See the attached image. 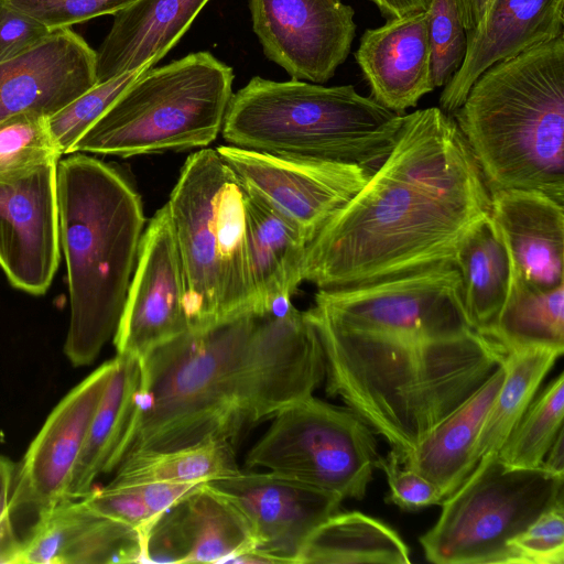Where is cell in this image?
Wrapping results in <instances>:
<instances>
[{"label":"cell","instance_id":"1","mask_svg":"<svg viewBox=\"0 0 564 564\" xmlns=\"http://www.w3.org/2000/svg\"><path fill=\"white\" fill-rule=\"evenodd\" d=\"M339 398L398 458L412 452L505 362L469 324L453 264L319 290L305 311Z\"/></svg>","mask_w":564,"mask_h":564},{"label":"cell","instance_id":"2","mask_svg":"<svg viewBox=\"0 0 564 564\" xmlns=\"http://www.w3.org/2000/svg\"><path fill=\"white\" fill-rule=\"evenodd\" d=\"M139 360L140 383L117 466L140 453L234 444L313 395L325 379L316 330L289 299L265 313L187 328Z\"/></svg>","mask_w":564,"mask_h":564},{"label":"cell","instance_id":"3","mask_svg":"<svg viewBox=\"0 0 564 564\" xmlns=\"http://www.w3.org/2000/svg\"><path fill=\"white\" fill-rule=\"evenodd\" d=\"M490 208L454 118L438 107L415 110L362 188L307 245L303 281L336 290L454 264Z\"/></svg>","mask_w":564,"mask_h":564},{"label":"cell","instance_id":"4","mask_svg":"<svg viewBox=\"0 0 564 564\" xmlns=\"http://www.w3.org/2000/svg\"><path fill=\"white\" fill-rule=\"evenodd\" d=\"M56 188L70 313L64 351L86 366L116 333L145 219L127 180L94 156L58 161Z\"/></svg>","mask_w":564,"mask_h":564},{"label":"cell","instance_id":"5","mask_svg":"<svg viewBox=\"0 0 564 564\" xmlns=\"http://www.w3.org/2000/svg\"><path fill=\"white\" fill-rule=\"evenodd\" d=\"M451 116L490 192L564 204V34L491 65Z\"/></svg>","mask_w":564,"mask_h":564},{"label":"cell","instance_id":"6","mask_svg":"<svg viewBox=\"0 0 564 564\" xmlns=\"http://www.w3.org/2000/svg\"><path fill=\"white\" fill-rule=\"evenodd\" d=\"M403 118L352 85L254 76L231 95L221 134L249 151L375 170L393 148Z\"/></svg>","mask_w":564,"mask_h":564},{"label":"cell","instance_id":"7","mask_svg":"<svg viewBox=\"0 0 564 564\" xmlns=\"http://www.w3.org/2000/svg\"><path fill=\"white\" fill-rule=\"evenodd\" d=\"M184 280L188 328L259 313L245 188L217 150L189 155L166 203Z\"/></svg>","mask_w":564,"mask_h":564},{"label":"cell","instance_id":"8","mask_svg":"<svg viewBox=\"0 0 564 564\" xmlns=\"http://www.w3.org/2000/svg\"><path fill=\"white\" fill-rule=\"evenodd\" d=\"M234 70L195 52L140 75L70 153L129 158L205 148L221 132Z\"/></svg>","mask_w":564,"mask_h":564},{"label":"cell","instance_id":"9","mask_svg":"<svg viewBox=\"0 0 564 564\" xmlns=\"http://www.w3.org/2000/svg\"><path fill=\"white\" fill-rule=\"evenodd\" d=\"M563 494L564 477L543 467L510 468L487 454L442 501L437 521L420 538L424 556L435 564H508L507 542L564 506Z\"/></svg>","mask_w":564,"mask_h":564},{"label":"cell","instance_id":"10","mask_svg":"<svg viewBox=\"0 0 564 564\" xmlns=\"http://www.w3.org/2000/svg\"><path fill=\"white\" fill-rule=\"evenodd\" d=\"M246 457L340 499L361 500L378 468L376 432L349 408L313 395L280 411Z\"/></svg>","mask_w":564,"mask_h":564},{"label":"cell","instance_id":"11","mask_svg":"<svg viewBox=\"0 0 564 564\" xmlns=\"http://www.w3.org/2000/svg\"><path fill=\"white\" fill-rule=\"evenodd\" d=\"M216 150L241 184L290 220L308 243L373 172L354 163L288 159L232 145Z\"/></svg>","mask_w":564,"mask_h":564},{"label":"cell","instance_id":"12","mask_svg":"<svg viewBox=\"0 0 564 564\" xmlns=\"http://www.w3.org/2000/svg\"><path fill=\"white\" fill-rule=\"evenodd\" d=\"M57 163L0 172V268L32 295L46 293L61 257Z\"/></svg>","mask_w":564,"mask_h":564},{"label":"cell","instance_id":"13","mask_svg":"<svg viewBox=\"0 0 564 564\" xmlns=\"http://www.w3.org/2000/svg\"><path fill=\"white\" fill-rule=\"evenodd\" d=\"M249 9L265 57L292 79L323 85L350 53L355 11L343 0H249Z\"/></svg>","mask_w":564,"mask_h":564},{"label":"cell","instance_id":"14","mask_svg":"<svg viewBox=\"0 0 564 564\" xmlns=\"http://www.w3.org/2000/svg\"><path fill=\"white\" fill-rule=\"evenodd\" d=\"M187 328L182 264L165 204L141 236L113 343L117 354L141 359Z\"/></svg>","mask_w":564,"mask_h":564},{"label":"cell","instance_id":"15","mask_svg":"<svg viewBox=\"0 0 564 564\" xmlns=\"http://www.w3.org/2000/svg\"><path fill=\"white\" fill-rule=\"evenodd\" d=\"M115 366L111 359L78 383L55 406L15 471L11 517L32 511L35 521L66 499L88 427Z\"/></svg>","mask_w":564,"mask_h":564},{"label":"cell","instance_id":"16","mask_svg":"<svg viewBox=\"0 0 564 564\" xmlns=\"http://www.w3.org/2000/svg\"><path fill=\"white\" fill-rule=\"evenodd\" d=\"M247 520L254 550L283 564H299L310 535L339 512L343 499L290 477L240 470L208 481Z\"/></svg>","mask_w":564,"mask_h":564},{"label":"cell","instance_id":"17","mask_svg":"<svg viewBox=\"0 0 564 564\" xmlns=\"http://www.w3.org/2000/svg\"><path fill=\"white\" fill-rule=\"evenodd\" d=\"M96 84V51L72 29L53 31L0 63V122L21 113L50 117Z\"/></svg>","mask_w":564,"mask_h":564},{"label":"cell","instance_id":"18","mask_svg":"<svg viewBox=\"0 0 564 564\" xmlns=\"http://www.w3.org/2000/svg\"><path fill=\"white\" fill-rule=\"evenodd\" d=\"M253 547L242 513L206 481L154 522L143 542L141 563H227Z\"/></svg>","mask_w":564,"mask_h":564},{"label":"cell","instance_id":"19","mask_svg":"<svg viewBox=\"0 0 564 564\" xmlns=\"http://www.w3.org/2000/svg\"><path fill=\"white\" fill-rule=\"evenodd\" d=\"M564 0H491L480 22L467 31L462 66L444 86L440 108L452 115L491 65L558 37Z\"/></svg>","mask_w":564,"mask_h":564},{"label":"cell","instance_id":"20","mask_svg":"<svg viewBox=\"0 0 564 564\" xmlns=\"http://www.w3.org/2000/svg\"><path fill=\"white\" fill-rule=\"evenodd\" d=\"M142 550L135 529L97 512L84 499H64L34 522L23 540V563H141Z\"/></svg>","mask_w":564,"mask_h":564},{"label":"cell","instance_id":"21","mask_svg":"<svg viewBox=\"0 0 564 564\" xmlns=\"http://www.w3.org/2000/svg\"><path fill=\"white\" fill-rule=\"evenodd\" d=\"M354 56L371 98L395 113L404 115L435 89L426 10L387 19L383 25L367 29Z\"/></svg>","mask_w":564,"mask_h":564},{"label":"cell","instance_id":"22","mask_svg":"<svg viewBox=\"0 0 564 564\" xmlns=\"http://www.w3.org/2000/svg\"><path fill=\"white\" fill-rule=\"evenodd\" d=\"M490 198L511 273L545 289L564 285V204L527 189H498Z\"/></svg>","mask_w":564,"mask_h":564},{"label":"cell","instance_id":"23","mask_svg":"<svg viewBox=\"0 0 564 564\" xmlns=\"http://www.w3.org/2000/svg\"><path fill=\"white\" fill-rule=\"evenodd\" d=\"M209 0H135L113 14L96 51L97 84L145 64L154 66L176 45Z\"/></svg>","mask_w":564,"mask_h":564},{"label":"cell","instance_id":"24","mask_svg":"<svg viewBox=\"0 0 564 564\" xmlns=\"http://www.w3.org/2000/svg\"><path fill=\"white\" fill-rule=\"evenodd\" d=\"M505 372L503 362L465 403L399 459L401 465L433 482L444 499L464 482L478 463L476 441Z\"/></svg>","mask_w":564,"mask_h":564},{"label":"cell","instance_id":"25","mask_svg":"<svg viewBox=\"0 0 564 564\" xmlns=\"http://www.w3.org/2000/svg\"><path fill=\"white\" fill-rule=\"evenodd\" d=\"M243 188L252 279L259 313H265L273 301L296 292L308 242L290 220Z\"/></svg>","mask_w":564,"mask_h":564},{"label":"cell","instance_id":"26","mask_svg":"<svg viewBox=\"0 0 564 564\" xmlns=\"http://www.w3.org/2000/svg\"><path fill=\"white\" fill-rule=\"evenodd\" d=\"M113 359L112 373L88 427L66 499L86 497L96 478L117 467L118 452L133 413L141 369L134 356L117 354Z\"/></svg>","mask_w":564,"mask_h":564},{"label":"cell","instance_id":"27","mask_svg":"<svg viewBox=\"0 0 564 564\" xmlns=\"http://www.w3.org/2000/svg\"><path fill=\"white\" fill-rule=\"evenodd\" d=\"M454 265L469 324L487 336L506 300L511 274L507 248L490 216L462 241Z\"/></svg>","mask_w":564,"mask_h":564},{"label":"cell","instance_id":"28","mask_svg":"<svg viewBox=\"0 0 564 564\" xmlns=\"http://www.w3.org/2000/svg\"><path fill=\"white\" fill-rule=\"evenodd\" d=\"M410 564L400 535L381 521L358 511L337 512L310 535L299 564Z\"/></svg>","mask_w":564,"mask_h":564},{"label":"cell","instance_id":"29","mask_svg":"<svg viewBox=\"0 0 564 564\" xmlns=\"http://www.w3.org/2000/svg\"><path fill=\"white\" fill-rule=\"evenodd\" d=\"M487 336L506 354L529 348L564 351V285L545 289L511 273L506 300Z\"/></svg>","mask_w":564,"mask_h":564},{"label":"cell","instance_id":"30","mask_svg":"<svg viewBox=\"0 0 564 564\" xmlns=\"http://www.w3.org/2000/svg\"><path fill=\"white\" fill-rule=\"evenodd\" d=\"M564 351L529 348L507 354L505 378L479 431L475 457L498 453Z\"/></svg>","mask_w":564,"mask_h":564},{"label":"cell","instance_id":"31","mask_svg":"<svg viewBox=\"0 0 564 564\" xmlns=\"http://www.w3.org/2000/svg\"><path fill=\"white\" fill-rule=\"evenodd\" d=\"M232 445L226 441H210L177 449L130 455L117 466L110 484H199L226 478L240 471Z\"/></svg>","mask_w":564,"mask_h":564},{"label":"cell","instance_id":"32","mask_svg":"<svg viewBox=\"0 0 564 564\" xmlns=\"http://www.w3.org/2000/svg\"><path fill=\"white\" fill-rule=\"evenodd\" d=\"M564 373L561 372L529 404L498 451L499 459L510 468H539L563 430Z\"/></svg>","mask_w":564,"mask_h":564},{"label":"cell","instance_id":"33","mask_svg":"<svg viewBox=\"0 0 564 564\" xmlns=\"http://www.w3.org/2000/svg\"><path fill=\"white\" fill-rule=\"evenodd\" d=\"M153 66L142 67L96 84L64 108L47 117V126L61 155L69 154L74 144L112 106L140 75Z\"/></svg>","mask_w":564,"mask_h":564},{"label":"cell","instance_id":"34","mask_svg":"<svg viewBox=\"0 0 564 564\" xmlns=\"http://www.w3.org/2000/svg\"><path fill=\"white\" fill-rule=\"evenodd\" d=\"M61 156L47 117L21 113L0 122V172L58 161Z\"/></svg>","mask_w":564,"mask_h":564},{"label":"cell","instance_id":"35","mask_svg":"<svg viewBox=\"0 0 564 564\" xmlns=\"http://www.w3.org/2000/svg\"><path fill=\"white\" fill-rule=\"evenodd\" d=\"M426 11L431 78L435 88L444 87L463 64L467 31L454 0H431Z\"/></svg>","mask_w":564,"mask_h":564},{"label":"cell","instance_id":"36","mask_svg":"<svg viewBox=\"0 0 564 564\" xmlns=\"http://www.w3.org/2000/svg\"><path fill=\"white\" fill-rule=\"evenodd\" d=\"M508 564L564 563V506L543 512L507 542Z\"/></svg>","mask_w":564,"mask_h":564},{"label":"cell","instance_id":"37","mask_svg":"<svg viewBox=\"0 0 564 564\" xmlns=\"http://www.w3.org/2000/svg\"><path fill=\"white\" fill-rule=\"evenodd\" d=\"M51 31L70 29L77 23L115 14L135 0H9Z\"/></svg>","mask_w":564,"mask_h":564},{"label":"cell","instance_id":"38","mask_svg":"<svg viewBox=\"0 0 564 564\" xmlns=\"http://www.w3.org/2000/svg\"><path fill=\"white\" fill-rule=\"evenodd\" d=\"M84 501L97 512L135 529L144 539L159 519L150 510L138 484L91 488Z\"/></svg>","mask_w":564,"mask_h":564},{"label":"cell","instance_id":"39","mask_svg":"<svg viewBox=\"0 0 564 564\" xmlns=\"http://www.w3.org/2000/svg\"><path fill=\"white\" fill-rule=\"evenodd\" d=\"M378 468L386 477L390 494L387 502L403 510H417L429 506L441 505L444 500L437 487L415 470L400 464L394 451L379 457Z\"/></svg>","mask_w":564,"mask_h":564},{"label":"cell","instance_id":"40","mask_svg":"<svg viewBox=\"0 0 564 564\" xmlns=\"http://www.w3.org/2000/svg\"><path fill=\"white\" fill-rule=\"evenodd\" d=\"M51 32L9 0H0V63L29 50Z\"/></svg>","mask_w":564,"mask_h":564},{"label":"cell","instance_id":"41","mask_svg":"<svg viewBox=\"0 0 564 564\" xmlns=\"http://www.w3.org/2000/svg\"><path fill=\"white\" fill-rule=\"evenodd\" d=\"M0 563H23V540L18 538L11 516L0 523Z\"/></svg>","mask_w":564,"mask_h":564},{"label":"cell","instance_id":"42","mask_svg":"<svg viewBox=\"0 0 564 564\" xmlns=\"http://www.w3.org/2000/svg\"><path fill=\"white\" fill-rule=\"evenodd\" d=\"M386 19L402 17L411 12L427 10L431 0H369Z\"/></svg>","mask_w":564,"mask_h":564},{"label":"cell","instance_id":"43","mask_svg":"<svg viewBox=\"0 0 564 564\" xmlns=\"http://www.w3.org/2000/svg\"><path fill=\"white\" fill-rule=\"evenodd\" d=\"M15 475L14 464L7 457L0 456V523L11 516L10 499Z\"/></svg>","mask_w":564,"mask_h":564},{"label":"cell","instance_id":"44","mask_svg":"<svg viewBox=\"0 0 564 564\" xmlns=\"http://www.w3.org/2000/svg\"><path fill=\"white\" fill-rule=\"evenodd\" d=\"M463 26L466 31L473 30L484 17L491 0H454Z\"/></svg>","mask_w":564,"mask_h":564},{"label":"cell","instance_id":"45","mask_svg":"<svg viewBox=\"0 0 564 564\" xmlns=\"http://www.w3.org/2000/svg\"><path fill=\"white\" fill-rule=\"evenodd\" d=\"M550 474L564 477V433L560 431L552 446L550 447L542 466Z\"/></svg>","mask_w":564,"mask_h":564}]
</instances>
